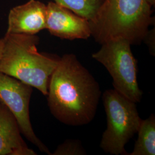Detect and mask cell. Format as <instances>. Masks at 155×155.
I'll list each match as a JSON object with an SVG mask.
<instances>
[{
	"label": "cell",
	"mask_w": 155,
	"mask_h": 155,
	"mask_svg": "<svg viewBox=\"0 0 155 155\" xmlns=\"http://www.w3.org/2000/svg\"><path fill=\"white\" fill-rule=\"evenodd\" d=\"M47 102L52 116L68 126L89 124L95 116L102 92L93 75L74 54L60 58L50 78Z\"/></svg>",
	"instance_id": "6da1fadb"
},
{
	"label": "cell",
	"mask_w": 155,
	"mask_h": 155,
	"mask_svg": "<svg viewBox=\"0 0 155 155\" xmlns=\"http://www.w3.org/2000/svg\"><path fill=\"white\" fill-rule=\"evenodd\" d=\"M152 8L147 0H104L89 20L91 37L100 45L118 38L140 45L155 22Z\"/></svg>",
	"instance_id": "7a4b0ae2"
},
{
	"label": "cell",
	"mask_w": 155,
	"mask_h": 155,
	"mask_svg": "<svg viewBox=\"0 0 155 155\" xmlns=\"http://www.w3.org/2000/svg\"><path fill=\"white\" fill-rule=\"evenodd\" d=\"M0 56V72L15 78L48 93L50 78L60 58L40 53L39 38L36 35L5 33Z\"/></svg>",
	"instance_id": "3957f363"
},
{
	"label": "cell",
	"mask_w": 155,
	"mask_h": 155,
	"mask_svg": "<svg viewBox=\"0 0 155 155\" xmlns=\"http://www.w3.org/2000/svg\"><path fill=\"white\" fill-rule=\"evenodd\" d=\"M102 98L107 124L100 147L106 153L127 155L125 147L137 133L142 121L136 103L114 89L106 90Z\"/></svg>",
	"instance_id": "277c9868"
},
{
	"label": "cell",
	"mask_w": 155,
	"mask_h": 155,
	"mask_svg": "<svg viewBox=\"0 0 155 155\" xmlns=\"http://www.w3.org/2000/svg\"><path fill=\"white\" fill-rule=\"evenodd\" d=\"M101 45L92 58L102 64L113 79L114 89L135 103L143 98L137 82V61L127 40L111 39Z\"/></svg>",
	"instance_id": "5b68a950"
},
{
	"label": "cell",
	"mask_w": 155,
	"mask_h": 155,
	"mask_svg": "<svg viewBox=\"0 0 155 155\" xmlns=\"http://www.w3.org/2000/svg\"><path fill=\"white\" fill-rule=\"evenodd\" d=\"M33 88L15 78L0 72V102L13 114L23 136L41 152L51 155L48 148L34 132L30 120L29 104Z\"/></svg>",
	"instance_id": "8992f818"
},
{
	"label": "cell",
	"mask_w": 155,
	"mask_h": 155,
	"mask_svg": "<svg viewBox=\"0 0 155 155\" xmlns=\"http://www.w3.org/2000/svg\"><path fill=\"white\" fill-rule=\"evenodd\" d=\"M45 29L63 40H86L91 37L89 20L51 1L47 4Z\"/></svg>",
	"instance_id": "52a82bcc"
},
{
	"label": "cell",
	"mask_w": 155,
	"mask_h": 155,
	"mask_svg": "<svg viewBox=\"0 0 155 155\" xmlns=\"http://www.w3.org/2000/svg\"><path fill=\"white\" fill-rule=\"evenodd\" d=\"M47 5L39 0H29L13 7L8 17L7 34L35 35L45 29Z\"/></svg>",
	"instance_id": "ba28073f"
},
{
	"label": "cell",
	"mask_w": 155,
	"mask_h": 155,
	"mask_svg": "<svg viewBox=\"0 0 155 155\" xmlns=\"http://www.w3.org/2000/svg\"><path fill=\"white\" fill-rule=\"evenodd\" d=\"M22 139L16 119L0 102V155H36Z\"/></svg>",
	"instance_id": "9c48e42d"
},
{
	"label": "cell",
	"mask_w": 155,
	"mask_h": 155,
	"mask_svg": "<svg viewBox=\"0 0 155 155\" xmlns=\"http://www.w3.org/2000/svg\"><path fill=\"white\" fill-rule=\"evenodd\" d=\"M138 137L133 150L129 155H155V116L151 114L143 120L138 130Z\"/></svg>",
	"instance_id": "30bf717a"
},
{
	"label": "cell",
	"mask_w": 155,
	"mask_h": 155,
	"mask_svg": "<svg viewBox=\"0 0 155 155\" xmlns=\"http://www.w3.org/2000/svg\"><path fill=\"white\" fill-rule=\"evenodd\" d=\"M78 15L91 20L104 0H52Z\"/></svg>",
	"instance_id": "8fae6325"
},
{
	"label": "cell",
	"mask_w": 155,
	"mask_h": 155,
	"mask_svg": "<svg viewBox=\"0 0 155 155\" xmlns=\"http://www.w3.org/2000/svg\"><path fill=\"white\" fill-rule=\"evenodd\" d=\"M87 152L78 139H67L51 155H86Z\"/></svg>",
	"instance_id": "7c38bea8"
},
{
	"label": "cell",
	"mask_w": 155,
	"mask_h": 155,
	"mask_svg": "<svg viewBox=\"0 0 155 155\" xmlns=\"http://www.w3.org/2000/svg\"><path fill=\"white\" fill-rule=\"evenodd\" d=\"M143 42L145 43L149 50L150 54L155 56V28L149 29L145 35Z\"/></svg>",
	"instance_id": "4fadbf2b"
},
{
	"label": "cell",
	"mask_w": 155,
	"mask_h": 155,
	"mask_svg": "<svg viewBox=\"0 0 155 155\" xmlns=\"http://www.w3.org/2000/svg\"><path fill=\"white\" fill-rule=\"evenodd\" d=\"M4 38H2L0 39V56L1 55L2 49H3V47H4Z\"/></svg>",
	"instance_id": "5bb4252c"
},
{
	"label": "cell",
	"mask_w": 155,
	"mask_h": 155,
	"mask_svg": "<svg viewBox=\"0 0 155 155\" xmlns=\"http://www.w3.org/2000/svg\"><path fill=\"white\" fill-rule=\"evenodd\" d=\"M148 3L150 4V5L152 6V7H154L155 5V0H147Z\"/></svg>",
	"instance_id": "9a60e30c"
}]
</instances>
